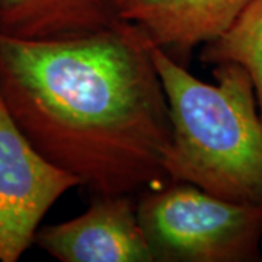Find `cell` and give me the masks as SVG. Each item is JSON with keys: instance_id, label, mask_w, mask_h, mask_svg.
Returning <instances> with one entry per match:
<instances>
[{"instance_id": "6da1fadb", "label": "cell", "mask_w": 262, "mask_h": 262, "mask_svg": "<svg viewBox=\"0 0 262 262\" xmlns=\"http://www.w3.org/2000/svg\"><path fill=\"white\" fill-rule=\"evenodd\" d=\"M0 95L34 147L92 196L169 182L168 99L151 44L130 22L80 37L0 34Z\"/></svg>"}, {"instance_id": "7a4b0ae2", "label": "cell", "mask_w": 262, "mask_h": 262, "mask_svg": "<svg viewBox=\"0 0 262 262\" xmlns=\"http://www.w3.org/2000/svg\"><path fill=\"white\" fill-rule=\"evenodd\" d=\"M151 57L168 99L172 143L165 172L215 196L262 204V115L252 77L236 63L196 79L162 48Z\"/></svg>"}, {"instance_id": "3957f363", "label": "cell", "mask_w": 262, "mask_h": 262, "mask_svg": "<svg viewBox=\"0 0 262 262\" xmlns=\"http://www.w3.org/2000/svg\"><path fill=\"white\" fill-rule=\"evenodd\" d=\"M137 214L155 262L261 259L262 204L234 203L169 181L141 191Z\"/></svg>"}, {"instance_id": "277c9868", "label": "cell", "mask_w": 262, "mask_h": 262, "mask_svg": "<svg viewBox=\"0 0 262 262\" xmlns=\"http://www.w3.org/2000/svg\"><path fill=\"white\" fill-rule=\"evenodd\" d=\"M76 187L80 181L34 147L0 95V262L19 261L50 208Z\"/></svg>"}, {"instance_id": "5b68a950", "label": "cell", "mask_w": 262, "mask_h": 262, "mask_svg": "<svg viewBox=\"0 0 262 262\" xmlns=\"http://www.w3.org/2000/svg\"><path fill=\"white\" fill-rule=\"evenodd\" d=\"M34 245L60 262H155L134 195H96L83 214L38 229Z\"/></svg>"}, {"instance_id": "8992f818", "label": "cell", "mask_w": 262, "mask_h": 262, "mask_svg": "<svg viewBox=\"0 0 262 262\" xmlns=\"http://www.w3.org/2000/svg\"><path fill=\"white\" fill-rule=\"evenodd\" d=\"M253 0H118L122 20L187 66L194 50L222 37Z\"/></svg>"}, {"instance_id": "52a82bcc", "label": "cell", "mask_w": 262, "mask_h": 262, "mask_svg": "<svg viewBox=\"0 0 262 262\" xmlns=\"http://www.w3.org/2000/svg\"><path fill=\"white\" fill-rule=\"evenodd\" d=\"M121 20L118 0H0V34L15 38L80 37Z\"/></svg>"}, {"instance_id": "ba28073f", "label": "cell", "mask_w": 262, "mask_h": 262, "mask_svg": "<svg viewBox=\"0 0 262 262\" xmlns=\"http://www.w3.org/2000/svg\"><path fill=\"white\" fill-rule=\"evenodd\" d=\"M200 60L214 66L236 63L246 69L262 115V0H253L229 31L203 46Z\"/></svg>"}]
</instances>
